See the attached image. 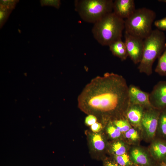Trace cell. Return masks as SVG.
<instances>
[{
	"label": "cell",
	"mask_w": 166,
	"mask_h": 166,
	"mask_svg": "<svg viewBox=\"0 0 166 166\" xmlns=\"http://www.w3.org/2000/svg\"><path fill=\"white\" fill-rule=\"evenodd\" d=\"M78 105L86 111L108 113L123 110L129 105L128 86L121 75L106 73L93 78L79 95Z\"/></svg>",
	"instance_id": "cell-1"
},
{
	"label": "cell",
	"mask_w": 166,
	"mask_h": 166,
	"mask_svg": "<svg viewBox=\"0 0 166 166\" xmlns=\"http://www.w3.org/2000/svg\"><path fill=\"white\" fill-rule=\"evenodd\" d=\"M124 29V20L113 12L94 23L92 31L94 38L100 44L109 46L121 39Z\"/></svg>",
	"instance_id": "cell-2"
},
{
	"label": "cell",
	"mask_w": 166,
	"mask_h": 166,
	"mask_svg": "<svg viewBox=\"0 0 166 166\" xmlns=\"http://www.w3.org/2000/svg\"><path fill=\"white\" fill-rule=\"evenodd\" d=\"M165 40L164 32L157 29L152 30L144 40L142 58L138 67L140 73L148 76L152 73L154 62L161 55L166 46Z\"/></svg>",
	"instance_id": "cell-3"
},
{
	"label": "cell",
	"mask_w": 166,
	"mask_h": 166,
	"mask_svg": "<svg viewBox=\"0 0 166 166\" xmlns=\"http://www.w3.org/2000/svg\"><path fill=\"white\" fill-rule=\"evenodd\" d=\"M156 17L155 13L150 9L143 7L136 9L124 20L125 32L144 40L151 34Z\"/></svg>",
	"instance_id": "cell-4"
},
{
	"label": "cell",
	"mask_w": 166,
	"mask_h": 166,
	"mask_svg": "<svg viewBox=\"0 0 166 166\" xmlns=\"http://www.w3.org/2000/svg\"><path fill=\"white\" fill-rule=\"evenodd\" d=\"M113 3L112 0H76L75 9L82 20L94 24L113 12Z\"/></svg>",
	"instance_id": "cell-5"
},
{
	"label": "cell",
	"mask_w": 166,
	"mask_h": 166,
	"mask_svg": "<svg viewBox=\"0 0 166 166\" xmlns=\"http://www.w3.org/2000/svg\"><path fill=\"white\" fill-rule=\"evenodd\" d=\"M124 36L128 56L135 64L140 63L142 57L144 40L125 32Z\"/></svg>",
	"instance_id": "cell-6"
},
{
	"label": "cell",
	"mask_w": 166,
	"mask_h": 166,
	"mask_svg": "<svg viewBox=\"0 0 166 166\" xmlns=\"http://www.w3.org/2000/svg\"><path fill=\"white\" fill-rule=\"evenodd\" d=\"M146 109L144 110L141 124L144 128L147 135L149 137H153L158 124L161 110L152 107Z\"/></svg>",
	"instance_id": "cell-7"
},
{
	"label": "cell",
	"mask_w": 166,
	"mask_h": 166,
	"mask_svg": "<svg viewBox=\"0 0 166 166\" xmlns=\"http://www.w3.org/2000/svg\"><path fill=\"white\" fill-rule=\"evenodd\" d=\"M152 106L161 110L166 108V81H160L154 87L149 93Z\"/></svg>",
	"instance_id": "cell-8"
},
{
	"label": "cell",
	"mask_w": 166,
	"mask_h": 166,
	"mask_svg": "<svg viewBox=\"0 0 166 166\" xmlns=\"http://www.w3.org/2000/svg\"><path fill=\"white\" fill-rule=\"evenodd\" d=\"M130 104L141 105L145 108L152 107L149 100V93L133 85L128 86Z\"/></svg>",
	"instance_id": "cell-9"
},
{
	"label": "cell",
	"mask_w": 166,
	"mask_h": 166,
	"mask_svg": "<svg viewBox=\"0 0 166 166\" xmlns=\"http://www.w3.org/2000/svg\"><path fill=\"white\" fill-rule=\"evenodd\" d=\"M136 10L134 0H116L113 2V12L123 19L129 18Z\"/></svg>",
	"instance_id": "cell-10"
},
{
	"label": "cell",
	"mask_w": 166,
	"mask_h": 166,
	"mask_svg": "<svg viewBox=\"0 0 166 166\" xmlns=\"http://www.w3.org/2000/svg\"><path fill=\"white\" fill-rule=\"evenodd\" d=\"M144 108H145L140 105L130 104L126 113L127 119L134 125L140 124H141Z\"/></svg>",
	"instance_id": "cell-11"
},
{
	"label": "cell",
	"mask_w": 166,
	"mask_h": 166,
	"mask_svg": "<svg viewBox=\"0 0 166 166\" xmlns=\"http://www.w3.org/2000/svg\"><path fill=\"white\" fill-rule=\"evenodd\" d=\"M109 46L113 54L121 61L125 60L128 56L125 45L121 39L114 42Z\"/></svg>",
	"instance_id": "cell-12"
},
{
	"label": "cell",
	"mask_w": 166,
	"mask_h": 166,
	"mask_svg": "<svg viewBox=\"0 0 166 166\" xmlns=\"http://www.w3.org/2000/svg\"><path fill=\"white\" fill-rule=\"evenodd\" d=\"M151 151L155 158L162 161L166 158V143L161 141L154 142L152 145Z\"/></svg>",
	"instance_id": "cell-13"
},
{
	"label": "cell",
	"mask_w": 166,
	"mask_h": 166,
	"mask_svg": "<svg viewBox=\"0 0 166 166\" xmlns=\"http://www.w3.org/2000/svg\"><path fill=\"white\" fill-rule=\"evenodd\" d=\"M131 156L135 163L144 166L149 165V160L147 156L140 149L136 148L132 150L131 152Z\"/></svg>",
	"instance_id": "cell-14"
},
{
	"label": "cell",
	"mask_w": 166,
	"mask_h": 166,
	"mask_svg": "<svg viewBox=\"0 0 166 166\" xmlns=\"http://www.w3.org/2000/svg\"><path fill=\"white\" fill-rule=\"evenodd\" d=\"M155 71L160 76H166V46L161 55L158 58Z\"/></svg>",
	"instance_id": "cell-15"
},
{
	"label": "cell",
	"mask_w": 166,
	"mask_h": 166,
	"mask_svg": "<svg viewBox=\"0 0 166 166\" xmlns=\"http://www.w3.org/2000/svg\"><path fill=\"white\" fill-rule=\"evenodd\" d=\"M91 140L93 145L96 149L101 151L104 149L105 142L100 134L97 133L93 134L91 137Z\"/></svg>",
	"instance_id": "cell-16"
},
{
	"label": "cell",
	"mask_w": 166,
	"mask_h": 166,
	"mask_svg": "<svg viewBox=\"0 0 166 166\" xmlns=\"http://www.w3.org/2000/svg\"><path fill=\"white\" fill-rule=\"evenodd\" d=\"M115 126L121 132H126L131 128L130 125L127 120L120 119L113 122Z\"/></svg>",
	"instance_id": "cell-17"
},
{
	"label": "cell",
	"mask_w": 166,
	"mask_h": 166,
	"mask_svg": "<svg viewBox=\"0 0 166 166\" xmlns=\"http://www.w3.org/2000/svg\"><path fill=\"white\" fill-rule=\"evenodd\" d=\"M158 124L161 132L164 136H166V108L160 112Z\"/></svg>",
	"instance_id": "cell-18"
},
{
	"label": "cell",
	"mask_w": 166,
	"mask_h": 166,
	"mask_svg": "<svg viewBox=\"0 0 166 166\" xmlns=\"http://www.w3.org/2000/svg\"><path fill=\"white\" fill-rule=\"evenodd\" d=\"M115 158L116 162L121 166H130L132 164L128 155L126 153L120 155H116Z\"/></svg>",
	"instance_id": "cell-19"
},
{
	"label": "cell",
	"mask_w": 166,
	"mask_h": 166,
	"mask_svg": "<svg viewBox=\"0 0 166 166\" xmlns=\"http://www.w3.org/2000/svg\"><path fill=\"white\" fill-rule=\"evenodd\" d=\"M112 150L116 155H120L126 153V148L124 144L118 141L114 143L112 146Z\"/></svg>",
	"instance_id": "cell-20"
},
{
	"label": "cell",
	"mask_w": 166,
	"mask_h": 166,
	"mask_svg": "<svg viewBox=\"0 0 166 166\" xmlns=\"http://www.w3.org/2000/svg\"><path fill=\"white\" fill-rule=\"evenodd\" d=\"M0 9V26L1 28L6 22L12 10L1 6Z\"/></svg>",
	"instance_id": "cell-21"
},
{
	"label": "cell",
	"mask_w": 166,
	"mask_h": 166,
	"mask_svg": "<svg viewBox=\"0 0 166 166\" xmlns=\"http://www.w3.org/2000/svg\"><path fill=\"white\" fill-rule=\"evenodd\" d=\"M107 130L108 134L112 138H118L121 135V132L115 126L110 125L107 128Z\"/></svg>",
	"instance_id": "cell-22"
},
{
	"label": "cell",
	"mask_w": 166,
	"mask_h": 166,
	"mask_svg": "<svg viewBox=\"0 0 166 166\" xmlns=\"http://www.w3.org/2000/svg\"><path fill=\"white\" fill-rule=\"evenodd\" d=\"M18 2L16 0H0V6L12 11Z\"/></svg>",
	"instance_id": "cell-23"
},
{
	"label": "cell",
	"mask_w": 166,
	"mask_h": 166,
	"mask_svg": "<svg viewBox=\"0 0 166 166\" xmlns=\"http://www.w3.org/2000/svg\"><path fill=\"white\" fill-rule=\"evenodd\" d=\"M40 3L42 6H50L57 9L59 8L61 4L59 0H42L40 1Z\"/></svg>",
	"instance_id": "cell-24"
},
{
	"label": "cell",
	"mask_w": 166,
	"mask_h": 166,
	"mask_svg": "<svg viewBox=\"0 0 166 166\" xmlns=\"http://www.w3.org/2000/svg\"><path fill=\"white\" fill-rule=\"evenodd\" d=\"M126 137L132 140L135 141L139 138V134L135 129L130 128L125 133Z\"/></svg>",
	"instance_id": "cell-25"
},
{
	"label": "cell",
	"mask_w": 166,
	"mask_h": 166,
	"mask_svg": "<svg viewBox=\"0 0 166 166\" xmlns=\"http://www.w3.org/2000/svg\"><path fill=\"white\" fill-rule=\"evenodd\" d=\"M154 24L158 29L161 30H166V17L156 21L154 22Z\"/></svg>",
	"instance_id": "cell-26"
},
{
	"label": "cell",
	"mask_w": 166,
	"mask_h": 166,
	"mask_svg": "<svg viewBox=\"0 0 166 166\" xmlns=\"http://www.w3.org/2000/svg\"><path fill=\"white\" fill-rule=\"evenodd\" d=\"M97 118L95 116L90 114L86 117L85 123L88 125L91 126L97 122Z\"/></svg>",
	"instance_id": "cell-27"
},
{
	"label": "cell",
	"mask_w": 166,
	"mask_h": 166,
	"mask_svg": "<svg viewBox=\"0 0 166 166\" xmlns=\"http://www.w3.org/2000/svg\"><path fill=\"white\" fill-rule=\"evenodd\" d=\"M102 128V124L98 122H96L91 126L92 131L96 133L101 131Z\"/></svg>",
	"instance_id": "cell-28"
},
{
	"label": "cell",
	"mask_w": 166,
	"mask_h": 166,
	"mask_svg": "<svg viewBox=\"0 0 166 166\" xmlns=\"http://www.w3.org/2000/svg\"><path fill=\"white\" fill-rule=\"evenodd\" d=\"M105 166H121L116 162L111 161H107L105 162Z\"/></svg>",
	"instance_id": "cell-29"
},
{
	"label": "cell",
	"mask_w": 166,
	"mask_h": 166,
	"mask_svg": "<svg viewBox=\"0 0 166 166\" xmlns=\"http://www.w3.org/2000/svg\"><path fill=\"white\" fill-rule=\"evenodd\" d=\"M158 166H166V164L162 161L159 164Z\"/></svg>",
	"instance_id": "cell-30"
},
{
	"label": "cell",
	"mask_w": 166,
	"mask_h": 166,
	"mask_svg": "<svg viewBox=\"0 0 166 166\" xmlns=\"http://www.w3.org/2000/svg\"><path fill=\"white\" fill-rule=\"evenodd\" d=\"M158 1L160 2H162L166 3V0H158Z\"/></svg>",
	"instance_id": "cell-31"
},
{
	"label": "cell",
	"mask_w": 166,
	"mask_h": 166,
	"mask_svg": "<svg viewBox=\"0 0 166 166\" xmlns=\"http://www.w3.org/2000/svg\"><path fill=\"white\" fill-rule=\"evenodd\" d=\"M164 160H163L166 164V158L164 159Z\"/></svg>",
	"instance_id": "cell-32"
}]
</instances>
